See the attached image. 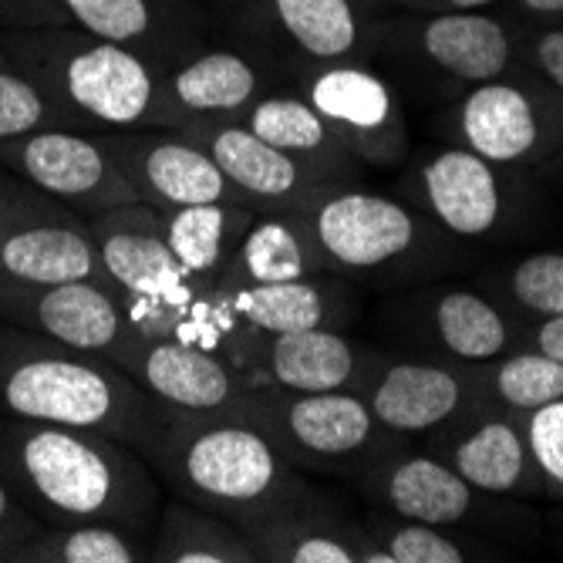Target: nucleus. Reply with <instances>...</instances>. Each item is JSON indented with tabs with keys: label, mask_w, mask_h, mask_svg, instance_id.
<instances>
[{
	"label": "nucleus",
	"mask_w": 563,
	"mask_h": 563,
	"mask_svg": "<svg viewBox=\"0 0 563 563\" xmlns=\"http://www.w3.org/2000/svg\"><path fill=\"white\" fill-rule=\"evenodd\" d=\"M0 479L41 523L106 520L152 537L163 514V483L148 459L91 429L4 416Z\"/></svg>",
	"instance_id": "f257e3e1"
},
{
	"label": "nucleus",
	"mask_w": 563,
	"mask_h": 563,
	"mask_svg": "<svg viewBox=\"0 0 563 563\" xmlns=\"http://www.w3.org/2000/svg\"><path fill=\"white\" fill-rule=\"evenodd\" d=\"M0 412L112 435L145 459L169 422V408L112 357L58 344L4 321H0Z\"/></svg>",
	"instance_id": "f03ea898"
},
{
	"label": "nucleus",
	"mask_w": 563,
	"mask_h": 563,
	"mask_svg": "<svg viewBox=\"0 0 563 563\" xmlns=\"http://www.w3.org/2000/svg\"><path fill=\"white\" fill-rule=\"evenodd\" d=\"M148 466L176 499L240 530L311 489L303 473L233 412H169Z\"/></svg>",
	"instance_id": "7ed1b4c3"
},
{
	"label": "nucleus",
	"mask_w": 563,
	"mask_h": 563,
	"mask_svg": "<svg viewBox=\"0 0 563 563\" xmlns=\"http://www.w3.org/2000/svg\"><path fill=\"white\" fill-rule=\"evenodd\" d=\"M11 58L51 98L71 129L139 132L176 129L166 71L139 51L91 34H37L11 47Z\"/></svg>",
	"instance_id": "20e7f679"
},
{
	"label": "nucleus",
	"mask_w": 563,
	"mask_h": 563,
	"mask_svg": "<svg viewBox=\"0 0 563 563\" xmlns=\"http://www.w3.org/2000/svg\"><path fill=\"white\" fill-rule=\"evenodd\" d=\"M91 243L139 334L179 338L227 354L213 290L196 284L166 243L163 217L145 202H125L88 220Z\"/></svg>",
	"instance_id": "39448f33"
},
{
	"label": "nucleus",
	"mask_w": 563,
	"mask_h": 563,
	"mask_svg": "<svg viewBox=\"0 0 563 563\" xmlns=\"http://www.w3.org/2000/svg\"><path fill=\"white\" fill-rule=\"evenodd\" d=\"M230 412L257 429L297 473L357 479L401 439L385 432L357 391L253 385Z\"/></svg>",
	"instance_id": "423d86ee"
},
{
	"label": "nucleus",
	"mask_w": 563,
	"mask_h": 563,
	"mask_svg": "<svg viewBox=\"0 0 563 563\" xmlns=\"http://www.w3.org/2000/svg\"><path fill=\"white\" fill-rule=\"evenodd\" d=\"M321 274L344 280H401L435 271L445 230L401 199L347 186L303 213Z\"/></svg>",
	"instance_id": "0eeeda50"
},
{
	"label": "nucleus",
	"mask_w": 563,
	"mask_h": 563,
	"mask_svg": "<svg viewBox=\"0 0 563 563\" xmlns=\"http://www.w3.org/2000/svg\"><path fill=\"white\" fill-rule=\"evenodd\" d=\"M0 277L109 284L88 220L0 166Z\"/></svg>",
	"instance_id": "6e6552de"
},
{
	"label": "nucleus",
	"mask_w": 563,
	"mask_h": 563,
	"mask_svg": "<svg viewBox=\"0 0 563 563\" xmlns=\"http://www.w3.org/2000/svg\"><path fill=\"white\" fill-rule=\"evenodd\" d=\"M179 129L210 152L236 199L253 213H307L328 196L354 186L264 142L243 122H186Z\"/></svg>",
	"instance_id": "1a4fd4ad"
},
{
	"label": "nucleus",
	"mask_w": 563,
	"mask_h": 563,
	"mask_svg": "<svg viewBox=\"0 0 563 563\" xmlns=\"http://www.w3.org/2000/svg\"><path fill=\"white\" fill-rule=\"evenodd\" d=\"M0 166L55 196L85 220L139 202L101 132L41 129L0 142Z\"/></svg>",
	"instance_id": "9d476101"
},
{
	"label": "nucleus",
	"mask_w": 563,
	"mask_h": 563,
	"mask_svg": "<svg viewBox=\"0 0 563 563\" xmlns=\"http://www.w3.org/2000/svg\"><path fill=\"white\" fill-rule=\"evenodd\" d=\"M0 321L78 351L106 354L112 362H119L135 334L119 294L95 280L34 284L0 277Z\"/></svg>",
	"instance_id": "9b49d317"
},
{
	"label": "nucleus",
	"mask_w": 563,
	"mask_h": 563,
	"mask_svg": "<svg viewBox=\"0 0 563 563\" xmlns=\"http://www.w3.org/2000/svg\"><path fill=\"white\" fill-rule=\"evenodd\" d=\"M408 189L419 213L459 240H486L514 223L520 202L506 166H496L463 145L435 148L419 159Z\"/></svg>",
	"instance_id": "f8f14e48"
},
{
	"label": "nucleus",
	"mask_w": 563,
	"mask_h": 563,
	"mask_svg": "<svg viewBox=\"0 0 563 563\" xmlns=\"http://www.w3.org/2000/svg\"><path fill=\"white\" fill-rule=\"evenodd\" d=\"M449 135L496 166H540L563 145V115L550 109L547 95L496 78L463 95L452 109Z\"/></svg>",
	"instance_id": "ddd939ff"
},
{
	"label": "nucleus",
	"mask_w": 563,
	"mask_h": 563,
	"mask_svg": "<svg viewBox=\"0 0 563 563\" xmlns=\"http://www.w3.org/2000/svg\"><path fill=\"white\" fill-rule=\"evenodd\" d=\"M378 354L341 328L261 331L240 338L230 351L250 388L267 385L287 391H357Z\"/></svg>",
	"instance_id": "4468645a"
},
{
	"label": "nucleus",
	"mask_w": 563,
	"mask_h": 563,
	"mask_svg": "<svg viewBox=\"0 0 563 563\" xmlns=\"http://www.w3.org/2000/svg\"><path fill=\"white\" fill-rule=\"evenodd\" d=\"M429 452L449 463L473 489L496 499L543 496V476L533 463L520 412L473 401L445 426L429 432Z\"/></svg>",
	"instance_id": "2eb2a0df"
},
{
	"label": "nucleus",
	"mask_w": 563,
	"mask_h": 563,
	"mask_svg": "<svg viewBox=\"0 0 563 563\" xmlns=\"http://www.w3.org/2000/svg\"><path fill=\"white\" fill-rule=\"evenodd\" d=\"M303 98L318 109L357 166L391 169L408 156V125L382 75L338 62L321 65L303 85Z\"/></svg>",
	"instance_id": "dca6fc26"
},
{
	"label": "nucleus",
	"mask_w": 563,
	"mask_h": 563,
	"mask_svg": "<svg viewBox=\"0 0 563 563\" xmlns=\"http://www.w3.org/2000/svg\"><path fill=\"white\" fill-rule=\"evenodd\" d=\"M112 156L135 189V199L156 210L196 207V202H240L223 169L183 129L101 132ZM243 207V202H240Z\"/></svg>",
	"instance_id": "f3484780"
},
{
	"label": "nucleus",
	"mask_w": 563,
	"mask_h": 563,
	"mask_svg": "<svg viewBox=\"0 0 563 563\" xmlns=\"http://www.w3.org/2000/svg\"><path fill=\"white\" fill-rule=\"evenodd\" d=\"M354 483L375 509L432 527L486 523L496 514V496L473 489L435 452H416L401 442Z\"/></svg>",
	"instance_id": "a211bd4d"
},
{
	"label": "nucleus",
	"mask_w": 563,
	"mask_h": 563,
	"mask_svg": "<svg viewBox=\"0 0 563 563\" xmlns=\"http://www.w3.org/2000/svg\"><path fill=\"white\" fill-rule=\"evenodd\" d=\"M169 412H230L250 388L230 354L179 338L132 334L115 362Z\"/></svg>",
	"instance_id": "6ab92c4d"
},
{
	"label": "nucleus",
	"mask_w": 563,
	"mask_h": 563,
	"mask_svg": "<svg viewBox=\"0 0 563 563\" xmlns=\"http://www.w3.org/2000/svg\"><path fill=\"white\" fill-rule=\"evenodd\" d=\"M378 426L398 439L429 435L452 416L476 401L470 365L449 357H388L378 362L357 385Z\"/></svg>",
	"instance_id": "aec40b11"
},
{
	"label": "nucleus",
	"mask_w": 563,
	"mask_h": 563,
	"mask_svg": "<svg viewBox=\"0 0 563 563\" xmlns=\"http://www.w3.org/2000/svg\"><path fill=\"white\" fill-rule=\"evenodd\" d=\"M217 321L227 334V354L246 334L261 331H311L341 328L347 331L362 314V297L351 280L334 274H311L280 284L243 287L230 294H213Z\"/></svg>",
	"instance_id": "412c9836"
},
{
	"label": "nucleus",
	"mask_w": 563,
	"mask_h": 563,
	"mask_svg": "<svg viewBox=\"0 0 563 563\" xmlns=\"http://www.w3.org/2000/svg\"><path fill=\"white\" fill-rule=\"evenodd\" d=\"M257 563H395L391 553L314 486L243 530Z\"/></svg>",
	"instance_id": "4be33fe9"
},
{
	"label": "nucleus",
	"mask_w": 563,
	"mask_h": 563,
	"mask_svg": "<svg viewBox=\"0 0 563 563\" xmlns=\"http://www.w3.org/2000/svg\"><path fill=\"white\" fill-rule=\"evenodd\" d=\"M62 8L85 34L132 47L163 71L196 55L199 24L183 0H62Z\"/></svg>",
	"instance_id": "5701e85b"
},
{
	"label": "nucleus",
	"mask_w": 563,
	"mask_h": 563,
	"mask_svg": "<svg viewBox=\"0 0 563 563\" xmlns=\"http://www.w3.org/2000/svg\"><path fill=\"white\" fill-rule=\"evenodd\" d=\"M401 314L416 324L419 338L459 365H479L520 344V331L493 297L470 287L426 290Z\"/></svg>",
	"instance_id": "b1692460"
},
{
	"label": "nucleus",
	"mask_w": 563,
	"mask_h": 563,
	"mask_svg": "<svg viewBox=\"0 0 563 563\" xmlns=\"http://www.w3.org/2000/svg\"><path fill=\"white\" fill-rule=\"evenodd\" d=\"M166 91L179 129L186 122H236L271 88L261 62L233 47H210L166 71Z\"/></svg>",
	"instance_id": "393cba45"
},
{
	"label": "nucleus",
	"mask_w": 563,
	"mask_h": 563,
	"mask_svg": "<svg viewBox=\"0 0 563 563\" xmlns=\"http://www.w3.org/2000/svg\"><path fill=\"white\" fill-rule=\"evenodd\" d=\"M311 274H321V261L303 213H257V220L250 223L246 236L233 250L213 294L297 280Z\"/></svg>",
	"instance_id": "a878e982"
},
{
	"label": "nucleus",
	"mask_w": 563,
	"mask_h": 563,
	"mask_svg": "<svg viewBox=\"0 0 563 563\" xmlns=\"http://www.w3.org/2000/svg\"><path fill=\"white\" fill-rule=\"evenodd\" d=\"M422 55L463 85L496 81L514 65L509 31L483 11H445L422 24Z\"/></svg>",
	"instance_id": "bb28decb"
},
{
	"label": "nucleus",
	"mask_w": 563,
	"mask_h": 563,
	"mask_svg": "<svg viewBox=\"0 0 563 563\" xmlns=\"http://www.w3.org/2000/svg\"><path fill=\"white\" fill-rule=\"evenodd\" d=\"M159 217L166 243L176 253L179 267L210 290L227 271L250 223L257 220V213L250 207H240V202H196V207L159 210Z\"/></svg>",
	"instance_id": "cd10ccee"
},
{
	"label": "nucleus",
	"mask_w": 563,
	"mask_h": 563,
	"mask_svg": "<svg viewBox=\"0 0 563 563\" xmlns=\"http://www.w3.org/2000/svg\"><path fill=\"white\" fill-rule=\"evenodd\" d=\"M236 122H243L253 135H261L264 142L290 152V156L303 163L344 176L351 183L357 179V163L344 152V145L318 115V109L297 91L261 95Z\"/></svg>",
	"instance_id": "c85d7f7f"
},
{
	"label": "nucleus",
	"mask_w": 563,
	"mask_h": 563,
	"mask_svg": "<svg viewBox=\"0 0 563 563\" xmlns=\"http://www.w3.org/2000/svg\"><path fill=\"white\" fill-rule=\"evenodd\" d=\"M152 563H257L246 533L183 499H166L148 543Z\"/></svg>",
	"instance_id": "c756f323"
},
{
	"label": "nucleus",
	"mask_w": 563,
	"mask_h": 563,
	"mask_svg": "<svg viewBox=\"0 0 563 563\" xmlns=\"http://www.w3.org/2000/svg\"><path fill=\"white\" fill-rule=\"evenodd\" d=\"M476 401L506 408V412H537V408L563 398V365L537 347H509L489 362L470 365Z\"/></svg>",
	"instance_id": "7c9ffc66"
},
{
	"label": "nucleus",
	"mask_w": 563,
	"mask_h": 563,
	"mask_svg": "<svg viewBox=\"0 0 563 563\" xmlns=\"http://www.w3.org/2000/svg\"><path fill=\"white\" fill-rule=\"evenodd\" d=\"M264 4L274 27L307 62L338 65L362 44V24L351 0H264Z\"/></svg>",
	"instance_id": "2f4dec72"
},
{
	"label": "nucleus",
	"mask_w": 563,
	"mask_h": 563,
	"mask_svg": "<svg viewBox=\"0 0 563 563\" xmlns=\"http://www.w3.org/2000/svg\"><path fill=\"white\" fill-rule=\"evenodd\" d=\"M148 533L85 520V523H44L18 563H145L148 560Z\"/></svg>",
	"instance_id": "473e14b6"
},
{
	"label": "nucleus",
	"mask_w": 563,
	"mask_h": 563,
	"mask_svg": "<svg viewBox=\"0 0 563 563\" xmlns=\"http://www.w3.org/2000/svg\"><path fill=\"white\" fill-rule=\"evenodd\" d=\"M365 530L391 553L395 563H466V560H493L489 547H476L463 537L449 533V527H432L419 520H405L385 509H375L362 520Z\"/></svg>",
	"instance_id": "72a5a7b5"
},
{
	"label": "nucleus",
	"mask_w": 563,
	"mask_h": 563,
	"mask_svg": "<svg viewBox=\"0 0 563 563\" xmlns=\"http://www.w3.org/2000/svg\"><path fill=\"white\" fill-rule=\"evenodd\" d=\"M499 294L514 311L540 321L563 314V250H543L506 267L499 277Z\"/></svg>",
	"instance_id": "f704fd0d"
},
{
	"label": "nucleus",
	"mask_w": 563,
	"mask_h": 563,
	"mask_svg": "<svg viewBox=\"0 0 563 563\" xmlns=\"http://www.w3.org/2000/svg\"><path fill=\"white\" fill-rule=\"evenodd\" d=\"M41 129H71L51 98L24 75V68L0 55V142L21 139Z\"/></svg>",
	"instance_id": "c9c22d12"
},
{
	"label": "nucleus",
	"mask_w": 563,
	"mask_h": 563,
	"mask_svg": "<svg viewBox=\"0 0 563 563\" xmlns=\"http://www.w3.org/2000/svg\"><path fill=\"white\" fill-rule=\"evenodd\" d=\"M523 426L533 463L543 476V493L563 499V398L527 412Z\"/></svg>",
	"instance_id": "e433bc0d"
},
{
	"label": "nucleus",
	"mask_w": 563,
	"mask_h": 563,
	"mask_svg": "<svg viewBox=\"0 0 563 563\" xmlns=\"http://www.w3.org/2000/svg\"><path fill=\"white\" fill-rule=\"evenodd\" d=\"M41 527L44 523L14 496V489L0 479V563H18L21 550Z\"/></svg>",
	"instance_id": "4c0bfd02"
},
{
	"label": "nucleus",
	"mask_w": 563,
	"mask_h": 563,
	"mask_svg": "<svg viewBox=\"0 0 563 563\" xmlns=\"http://www.w3.org/2000/svg\"><path fill=\"white\" fill-rule=\"evenodd\" d=\"M68 11L62 8V0H0V24L11 27H51L65 24Z\"/></svg>",
	"instance_id": "58836bf2"
},
{
	"label": "nucleus",
	"mask_w": 563,
	"mask_h": 563,
	"mask_svg": "<svg viewBox=\"0 0 563 563\" xmlns=\"http://www.w3.org/2000/svg\"><path fill=\"white\" fill-rule=\"evenodd\" d=\"M533 58H537V68L547 78V85L556 95H563V31L560 27L543 31L533 41Z\"/></svg>",
	"instance_id": "ea45409f"
},
{
	"label": "nucleus",
	"mask_w": 563,
	"mask_h": 563,
	"mask_svg": "<svg viewBox=\"0 0 563 563\" xmlns=\"http://www.w3.org/2000/svg\"><path fill=\"white\" fill-rule=\"evenodd\" d=\"M520 344L523 347H537L563 365V314H553V318H540L533 321L527 331H520Z\"/></svg>",
	"instance_id": "a19ab883"
},
{
	"label": "nucleus",
	"mask_w": 563,
	"mask_h": 563,
	"mask_svg": "<svg viewBox=\"0 0 563 563\" xmlns=\"http://www.w3.org/2000/svg\"><path fill=\"white\" fill-rule=\"evenodd\" d=\"M530 14H563V0H520Z\"/></svg>",
	"instance_id": "79ce46f5"
},
{
	"label": "nucleus",
	"mask_w": 563,
	"mask_h": 563,
	"mask_svg": "<svg viewBox=\"0 0 563 563\" xmlns=\"http://www.w3.org/2000/svg\"><path fill=\"white\" fill-rule=\"evenodd\" d=\"M442 4L449 11H483V8L493 4V0H442Z\"/></svg>",
	"instance_id": "37998d69"
},
{
	"label": "nucleus",
	"mask_w": 563,
	"mask_h": 563,
	"mask_svg": "<svg viewBox=\"0 0 563 563\" xmlns=\"http://www.w3.org/2000/svg\"><path fill=\"white\" fill-rule=\"evenodd\" d=\"M547 163H556V166H563V145H560V148L553 152V156H550Z\"/></svg>",
	"instance_id": "c03bdc74"
},
{
	"label": "nucleus",
	"mask_w": 563,
	"mask_h": 563,
	"mask_svg": "<svg viewBox=\"0 0 563 563\" xmlns=\"http://www.w3.org/2000/svg\"><path fill=\"white\" fill-rule=\"evenodd\" d=\"M220 4H236V0H220Z\"/></svg>",
	"instance_id": "a18cd8bd"
}]
</instances>
